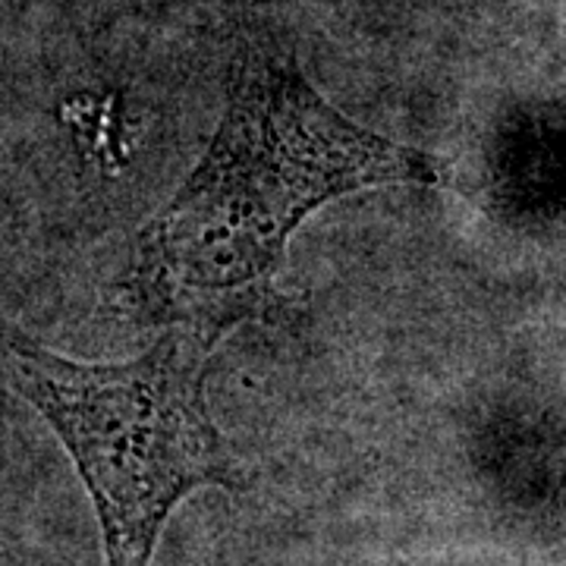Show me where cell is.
I'll return each instance as SVG.
<instances>
[{"mask_svg":"<svg viewBox=\"0 0 566 566\" xmlns=\"http://www.w3.org/2000/svg\"><path fill=\"white\" fill-rule=\"evenodd\" d=\"M214 340L174 324L123 363L70 359L22 334L0 340L13 387L76 463L107 566H151L170 513L192 491L249 482L205 400Z\"/></svg>","mask_w":566,"mask_h":566,"instance_id":"2","label":"cell"},{"mask_svg":"<svg viewBox=\"0 0 566 566\" xmlns=\"http://www.w3.org/2000/svg\"><path fill=\"white\" fill-rule=\"evenodd\" d=\"M447 164L349 120L308 82L296 51L245 41L202 161L136 240L129 296L151 322L211 337L277 300L286 245L346 192L434 186Z\"/></svg>","mask_w":566,"mask_h":566,"instance_id":"1","label":"cell"}]
</instances>
